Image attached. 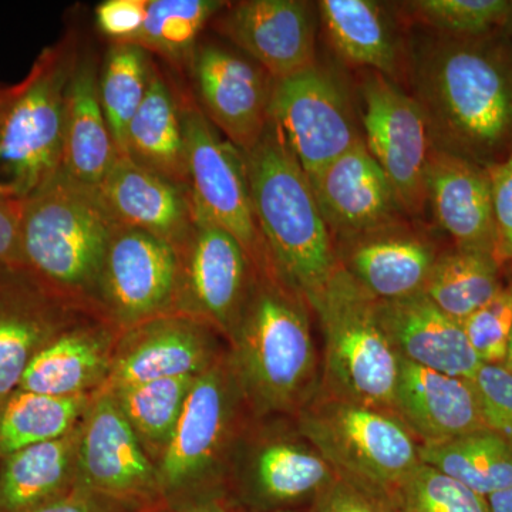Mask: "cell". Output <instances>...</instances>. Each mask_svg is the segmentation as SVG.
<instances>
[{
  "instance_id": "6da1fadb",
  "label": "cell",
  "mask_w": 512,
  "mask_h": 512,
  "mask_svg": "<svg viewBox=\"0 0 512 512\" xmlns=\"http://www.w3.org/2000/svg\"><path fill=\"white\" fill-rule=\"evenodd\" d=\"M412 83L434 148L490 168L512 148V39L434 35L413 50Z\"/></svg>"
},
{
  "instance_id": "7a4b0ae2",
  "label": "cell",
  "mask_w": 512,
  "mask_h": 512,
  "mask_svg": "<svg viewBox=\"0 0 512 512\" xmlns=\"http://www.w3.org/2000/svg\"><path fill=\"white\" fill-rule=\"evenodd\" d=\"M254 286L228 353L254 417H295L320 386L309 302L272 262L255 265Z\"/></svg>"
},
{
  "instance_id": "3957f363",
  "label": "cell",
  "mask_w": 512,
  "mask_h": 512,
  "mask_svg": "<svg viewBox=\"0 0 512 512\" xmlns=\"http://www.w3.org/2000/svg\"><path fill=\"white\" fill-rule=\"evenodd\" d=\"M119 227L96 187L60 170L23 201L20 269L60 301L99 313L101 266Z\"/></svg>"
},
{
  "instance_id": "277c9868",
  "label": "cell",
  "mask_w": 512,
  "mask_h": 512,
  "mask_svg": "<svg viewBox=\"0 0 512 512\" xmlns=\"http://www.w3.org/2000/svg\"><path fill=\"white\" fill-rule=\"evenodd\" d=\"M244 156L256 225L266 251L286 284L309 301L339 266L335 241L311 181L272 120Z\"/></svg>"
},
{
  "instance_id": "5b68a950",
  "label": "cell",
  "mask_w": 512,
  "mask_h": 512,
  "mask_svg": "<svg viewBox=\"0 0 512 512\" xmlns=\"http://www.w3.org/2000/svg\"><path fill=\"white\" fill-rule=\"evenodd\" d=\"M79 40L67 33L46 47L0 101V194L25 201L62 170L67 90L79 62Z\"/></svg>"
},
{
  "instance_id": "8992f818",
  "label": "cell",
  "mask_w": 512,
  "mask_h": 512,
  "mask_svg": "<svg viewBox=\"0 0 512 512\" xmlns=\"http://www.w3.org/2000/svg\"><path fill=\"white\" fill-rule=\"evenodd\" d=\"M308 302L323 335L320 392L394 413L402 359L384 332L375 299L339 265Z\"/></svg>"
},
{
  "instance_id": "52a82bcc",
  "label": "cell",
  "mask_w": 512,
  "mask_h": 512,
  "mask_svg": "<svg viewBox=\"0 0 512 512\" xmlns=\"http://www.w3.org/2000/svg\"><path fill=\"white\" fill-rule=\"evenodd\" d=\"M251 417L227 350L195 377L173 440L157 464L163 504L225 494L232 451Z\"/></svg>"
},
{
  "instance_id": "ba28073f",
  "label": "cell",
  "mask_w": 512,
  "mask_h": 512,
  "mask_svg": "<svg viewBox=\"0 0 512 512\" xmlns=\"http://www.w3.org/2000/svg\"><path fill=\"white\" fill-rule=\"evenodd\" d=\"M293 420L336 477L373 493L392 497L421 464L419 440L389 410L318 390Z\"/></svg>"
},
{
  "instance_id": "9c48e42d",
  "label": "cell",
  "mask_w": 512,
  "mask_h": 512,
  "mask_svg": "<svg viewBox=\"0 0 512 512\" xmlns=\"http://www.w3.org/2000/svg\"><path fill=\"white\" fill-rule=\"evenodd\" d=\"M335 478L292 417L252 416L232 451L225 494L241 512L301 510Z\"/></svg>"
},
{
  "instance_id": "30bf717a",
  "label": "cell",
  "mask_w": 512,
  "mask_h": 512,
  "mask_svg": "<svg viewBox=\"0 0 512 512\" xmlns=\"http://www.w3.org/2000/svg\"><path fill=\"white\" fill-rule=\"evenodd\" d=\"M178 94L195 221L237 238L255 265L269 264L272 259L256 225L244 153L212 126L194 97Z\"/></svg>"
},
{
  "instance_id": "8fae6325",
  "label": "cell",
  "mask_w": 512,
  "mask_h": 512,
  "mask_svg": "<svg viewBox=\"0 0 512 512\" xmlns=\"http://www.w3.org/2000/svg\"><path fill=\"white\" fill-rule=\"evenodd\" d=\"M269 114L308 178L363 141L348 84L318 62L274 80Z\"/></svg>"
},
{
  "instance_id": "7c38bea8",
  "label": "cell",
  "mask_w": 512,
  "mask_h": 512,
  "mask_svg": "<svg viewBox=\"0 0 512 512\" xmlns=\"http://www.w3.org/2000/svg\"><path fill=\"white\" fill-rule=\"evenodd\" d=\"M76 488L130 512L163 505L157 466L107 390L93 394L80 421Z\"/></svg>"
},
{
  "instance_id": "4fadbf2b",
  "label": "cell",
  "mask_w": 512,
  "mask_h": 512,
  "mask_svg": "<svg viewBox=\"0 0 512 512\" xmlns=\"http://www.w3.org/2000/svg\"><path fill=\"white\" fill-rule=\"evenodd\" d=\"M363 141L392 183L407 217L427 208L426 171L434 146L429 120L413 94L370 72L360 83Z\"/></svg>"
},
{
  "instance_id": "5bb4252c",
  "label": "cell",
  "mask_w": 512,
  "mask_h": 512,
  "mask_svg": "<svg viewBox=\"0 0 512 512\" xmlns=\"http://www.w3.org/2000/svg\"><path fill=\"white\" fill-rule=\"evenodd\" d=\"M177 254L174 313L211 326L228 343L254 286L251 255L224 229L198 221Z\"/></svg>"
},
{
  "instance_id": "9a60e30c",
  "label": "cell",
  "mask_w": 512,
  "mask_h": 512,
  "mask_svg": "<svg viewBox=\"0 0 512 512\" xmlns=\"http://www.w3.org/2000/svg\"><path fill=\"white\" fill-rule=\"evenodd\" d=\"M177 279L178 254L173 245L120 225L101 266L97 312L123 330L174 313Z\"/></svg>"
},
{
  "instance_id": "2e32d148",
  "label": "cell",
  "mask_w": 512,
  "mask_h": 512,
  "mask_svg": "<svg viewBox=\"0 0 512 512\" xmlns=\"http://www.w3.org/2000/svg\"><path fill=\"white\" fill-rule=\"evenodd\" d=\"M188 70L205 117L242 153L251 151L271 121L274 79L249 57L212 43L198 45Z\"/></svg>"
},
{
  "instance_id": "e0dca14e",
  "label": "cell",
  "mask_w": 512,
  "mask_h": 512,
  "mask_svg": "<svg viewBox=\"0 0 512 512\" xmlns=\"http://www.w3.org/2000/svg\"><path fill=\"white\" fill-rule=\"evenodd\" d=\"M316 10L305 0H241L228 2L211 26L279 80L318 62Z\"/></svg>"
},
{
  "instance_id": "ac0fdd59",
  "label": "cell",
  "mask_w": 512,
  "mask_h": 512,
  "mask_svg": "<svg viewBox=\"0 0 512 512\" xmlns=\"http://www.w3.org/2000/svg\"><path fill=\"white\" fill-rule=\"evenodd\" d=\"M228 350L217 330L200 320L167 313L124 330L103 389L200 376Z\"/></svg>"
},
{
  "instance_id": "d6986e66",
  "label": "cell",
  "mask_w": 512,
  "mask_h": 512,
  "mask_svg": "<svg viewBox=\"0 0 512 512\" xmlns=\"http://www.w3.org/2000/svg\"><path fill=\"white\" fill-rule=\"evenodd\" d=\"M338 264L375 301L424 291L440 249L429 235L403 220L335 241Z\"/></svg>"
},
{
  "instance_id": "ffe728a7",
  "label": "cell",
  "mask_w": 512,
  "mask_h": 512,
  "mask_svg": "<svg viewBox=\"0 0 512 512\" xmlns=\"http://www.w3.org/2000/svg\"><path fill=\"white\" fill-rule=\"evenodd\" d=\"M333 241L406 220L387 175L365 141L309 178Z\"/></svg>"
},
{
  "instance_id": "44dd1931",
  "label": "cell",
  "mask_w": 512,
  "mask_h": 512,
  "mask_svg": "<svg viewBox=\"0 0 512 512\" xmlns=\"http://www.w3.org/2000/svg\"><path fill=\"white\" fill-rule=\"evenodd\" d=\"M123 332L99 313L83 312L37 353L19 389L53 397L93 396L109 380Z\"/></svg>"
},
{
  "instance_id": "7402d4cb",
  "label": "cell",
  "mask_w": 512,
  "mask_h": 512,
  "mask_svg": "<svg viewBox=\"0 0 512 512\" xmlns=\"http://www.w3.org/2000/svg\"><path fill=\"white\" fill-rule=\"evenodd\" d=\"M22 269L0 272V402L19 389L40 350L82 315Z\"/></svg>"
},
{
  "instance_id": "603a6c76",
  "label": "cell",
  "mask_w": 512,
  "mask_h": 512,
  "mask_svg": "<svg viewBox=\"0 0 512 512\" xmlns=\"http://www.w3.org/2000/svg\"><path fill=\"white\" fill-rule=\"evenodd\" d=\"M376 309L400 359L468 380H473L483 366L463 323L437 308L423 292L394 301H376Z\"/></svg>"
},
{
  "instance_id": "cb8c5ba5",
  "label": "cell",
  "mask_w": 512,
  "mask_h": 512,
  "mask_svg": "<svg viewBox=\"0 0 512 512\" xmlns=\"http://www.w3.org/2000/svg\"><path fill=\"white\" fill-rule=\"evenodd\" d=\"M426 194L437 225L446 232L453 247L497 258L487 168L434 148L427 165Z\"/></svg>"
},
{
  "instance_id": "d4e9b609",
  "label": "cell",
  "mask_w": 512,
  "mask_h": 512,
  "mask_svg": "<svg viewBox=\"0 0 512 512\" xmlns=\"http://www.w3.org/2000/svg\"><path fill=\"white\" fill-rule=\"evenodd\" d=\"M394 413L420 444L487 430L473 380L443 375L403 359Z\"/></svg>"
},
{
  "instance_id": "484cf974",
  "label": "cell",
  "mask_w": 512,
  "mask_h": 512,
  "mask_svg": "<svg viewBox=\"0 0 512 512\" xmlns=\"http://www.w3.org/2000/svg\"><path fill=\"white\" fill-rule=\"evenodd\" d=\"M101 200L123 227L140 229L175 249L195 225L190 191L120 156L99 187Z\"/></svg>"
},
{
  "instance_id": "4316f807",
  "label": "cell",
  "mask_w": 512,
  "mask_h": 512,
  "mask_svg": "<svg viewBox=\"0 0 512 512\" xmlns=\"http://www.w3.org/2000/svg\"><path fill=\"white\" fill-rule=\"evenodd\" d=\"M120 157L99 96V67L80 57L67 90L62 171L89 187H99Z\"/></svg>"
},
{
  "instance_id": "83f0119b",
  "label": "cell",
  "mask_w": 512,
  "mask_h": 512,
  "mask_svg": "<svg viewBox=\"0 0 512 512\" xmlns=\"http://www.w3.org/2000/svg\"><path fill=\"white\" fill-rule=\"evenodd\" d=\"M80 423L59 439L45 441L0 461V512H35L76 488Z\"/></svg>"
},
{
  "instance_id": "f1b7e54d",
  "label": "cell",
  "mask_w": 512,
  "mask_h": 512,
  "mask_svg": "<svg viewBox=\"0 0 512 512\" xmlns=\"http://www.w3.org/2000/svg\"><path fill=\"white\" fill-rule=\"evenodd\" d=\"M124 156L190 191L180 94L157 66L146 99L127 128Z\"/></svg>"
},
{
  "instance_id": "f546056e",
  "label": "cell",
  "mask_w": 512,
  "mask_h": 512,
  "mask_svg": "<svg viewBox=\"0 0 512 512\" xmlns=\"http://www.w3.org/2000/svg\"><path fill=\"white\" fill-rule=\"evenodd\" d=\"M318 12L336 53L353 66L394 77L399 72L400 42L393 20L373 0H322Z\"/></svg>"
},
{
  "instance_id": "4dcf8cb0",
  "label": "cell",
  "mask_w": 512,
  "mask_h": 512,
  "mask_svg": "<svg viewBox=\"0 0 512 512\" xmlns=\"http://www.w3.org/2000/svg\"><path fill=\"white\" fill-rule=\"evenodd\" d=\"M420 460L484 498L512 487V444L490 430L420 444Z\"/></svg>"
},
{
  "instance_id": "1f68e13d",
  "label": "cell",
  "mask_w": 512,
  "mask_h": 512,
  "mask_svg": "<svg viewBox=\"0 0 512 512\" xmlns=\"http://www.w3.org/2000/svg\"><path fill=\"white\" fill-rule=\"evenodd\" d=\"M503 282L504 266L494 255L451 247L437 256L423 293L464 323L500 291Z\"/></svg>"
},
{
  "instance_id": "d6a6232c",
  "label": "cell",
  "mask_w": 512,
  "mask_h": 512,
  "mask_svg": "<svg viewBox=\"0 0 512 512\" xmlns=\"http://www.w3.org/2000/svg\"><path fill=\"white\" fill-rule=\"evenodd\" d=\"M195 377H173L101 389L113 396L124 419L156 466L173 440Z\"/></svg>"
},
{
  "instance_id": "836d02e7",
  "label": "cell",
  "mask_w": 512,
  "mask_h": 512,
  "mask_svg": "<svg viewBox=\"0 0 512 512\" xmlns=\"http://www.w3.org/2000/svg\"><path fill=\"white\" fill-rule=\"evenodd\" d=\"M92 396L53 397L15 390L0 402V461L59 439L79 426Z\"/></svg>"
},
{
  "instance_id": "e575fe53",
  "label": "cell",
  "mask_w": 512,
  "mask_h": 512,
  "mask_svg": "<svg viewBox=\"0 0 512 512\" xmlns=\"http://www.w3.org/2000/svg\"><path fill=\"white\" fill-rule=\"evenodd\" d=\"M221 0H150L147 19L133 45L177 69L190 66L202 30L227 6Z\"/></svg>"
},
{
  "instance_id": "d590c367",
  "label": "cell",
  "mask_w": 512,
  "mask_h": 512,
  "mask_svg": "<svg viewBox=\"0 0 512 512\" xmlns=\"http://www.w3.org/2000/svg\"><path fill=\"white\" fill-rule=\"evenodd\" d=\"M154 66L143 47L111 43L99 67L101 107L120 156H124L127 128L150 89Z\"/></svg>"
},
{
  "instance_id": "8d00e7d4",
  "label": "cell",
  "mask_w": 512,
  "mask_h": 512,
  "mask_svg": "<svg viewBox=\"0 0 512 512\" xmlns=\"http://www.w3.org/2000/svg\"><path fill=\"white\" fill-rule=\"evenodd\" d=\"M404 5L437 35L474 37L503 29L511 0H416Z\"/></svg>"
},
{
  "instance_id": "74e56055",
  "label": "cell",
  "mask_w": 512,
  "mask_h": 512,
  "mask_svg": "<svg viewBox=\"0 0 512 512\" xmlns=\"http://www.w3.org/2000/svg\"><path fill=\"white\" fill-rule=\"evenodd\" d=\"M390 498L399 512H491L487 498L423 463Z\"/></svg>"
},
{
  "instance_id": "f35d334b",
  "label": "cell",
  "mask_w": 512,
  "mask_h": 512,
  "mask_svg": "<svg viewBox=\"0 0 512 512\" xmlns=\"http://www.w3.org/2000/svg\"><path fill=\"white\" fill-rule=\"evenodd\" d=\"M508 268L500 291L463 323L474 352L491 365H503L512 332V266Z\"/></svg>"
},
{
  "instance_id": "ab89813d",
  "label": "cell",
  "mask_w": 512,
  "mask_h": 512,
  "mask_svg": "<svg viewBox=\"0 0 512 512\" xmlns=\"http://www.w3.org/2000/svg\"><path fill=\"white\" fill-rule=\"evenodd\" d=\"M487 430L512 444V375L503 365L483 363L473 379Z\"/></svg>"
},
{
  "instance_id": "60d3db41",
  "label": "cell",
  "mask_w": 512,
  "mask_h": 512,
  "mask_svg": "<svg viewBox=\"0 0 512 512\" xmlns=\"http://www.w3.org/2000/svg\"><path fill=\"white\" fill-rule=\"evenodd\" d=\"M491 181L497 258L512 266V148L500 163L487 168Z\"/></svg>"
},
{
  "instance_id": "b9f144b4",
  "label": "cell",
  "mask_w": 512,
  "mask_h": 512,
  "mask_svg": "<svg viewBox=\"0 0 512 512\" xmlns=\"http://www.w3.org/2000/svg\"><path fill=\"white\" fill-rule=\"evenodd\" d=\"M306 512H399L392 498L336 477Z\"/></svg>"
},
{
  "instance_id": "7bdbcfd3",
  "label": "cell",
  "mask_w": 512,
  "mask_h": 512,
  "mask_svg": "<svg viewBox=\"0 0 512 512\" xmlns=\"http://www.w3.org/2000/svg\"><path fill=\"white\" fill-rule=\"evenodd\" d=\"M150 0H106L94 10L97 29L111 43H131L137 39L147 19Z\"/></svg>"
},
{
  "instance_id": "ee69618b",
  "label": "cell",
  "mask_w": 512,
  "mask_h": 512,
  "mask_svg": "<svg viewBox=\"0 0 512 512\" xmlns=\"http://www.w3.org/2000/svg\"><path fill=\"white\" fill-rule=\"evenodd\" d=\"M22 210V201L0 194V272L20 269Z\"/></svg>"
},
{
  "instance_id": "f6af8a7d",
  "label": "cell",
  "mask_w": 512,
  "mask_h": 512,
  "mask_svg": "<svg viewBox=\"0 0 512 512\" xmlns=\"http://www.w3.org/2000/svg\"><path fill=\"white\" fill-rule=\"evenodd\" d=\"M35 512H130L109 503V501L101 500L92 494L84 493L82 490L74 488L73 493L67 495L63 500L57 501L55 504L47 505Z\"/></svg>"
},
{
  "instance_id": "bcb514c9",
  "label": "cell",
  "mask_w": 512,
  "mask_h": 512,
  "mask_svg": "<svg viewBox=\"0 0 512 512\" xmlns=\"http://www.w3.org/2000/svg\"><path fill=\"white\" fill-rule=\"evenodd\" d=\"M156 512H241L227 494H204L161 505Z\"/></svg>"
},
{
  "instance_id": "7dc6e473",
  "label": "cell",
  "mask_w": 512,
  "mask_h": 512,
  "mask_svg": "<svg viewBox=\"0 0 512 512\" xmlns=\"http://www.w3.org/2000/svg\"><path fill=\"white\" fill-rule=\"evenodd\" d=\"M487 501L491 512H512V487L490 495Z\"/></svg>"
},
{
  "instance_id": "c3c4849f",
  "label": "cell",
  "mask_w": 512,
  "mask_h": 512,
  "mask_svg": "<svg viewBox=\"0 0 512 512\" xmlns=\"http://www.w3.org/2000/svg\"><path fill=\"white\" fill-rule=\"evenodd\" d=\"M503 366L512 375V332H511L510 340H508L507 355H505Z\"/></svg>"
},
{
  "instance_id": "681fc988",
  "label": "cell",
  "mask_w": 512,
  "mask_h": 512,
  "mask_svg": "<svg viewBox=\"0 0 512 512\" xmlns=\"http://www.w3.org/2000/svg\"><path fill=\"white\" fill-rule=\"evenodd\" d=\"M503 30L512 39V0H511L510 12H508L507 19H505Z\"/></svg>"
},
{
  "instance_id": "f907efd6",
  "label": "cell",
  "mask_w": 512,
  "mask_h": 512,
  "mask_svg": "<svg viewBox=\"0 0 512 512\" xmlns=\"http://www.w3.org/2000/svg\"><path fill=\"white\" fill-rule=\"evenodd\" d=\"M274 512H302L301 510H282V511H274Z\"/></svg>"
},
{
  "instance_id": "816d5d0a",
  "label": "cell",
  "mask_w": 512,
  "mask_h": 512,
  "mask_svg": "<svg viewBox=\"0 0 512 512\" xmlns=\"http://www.w3.org/2000/svg\"><path fill=\"white\" fill-rule=\"evenodd\" d=\"M2 96H3V87H0V101H2Z\"/></svg>"
}]
</instances>
